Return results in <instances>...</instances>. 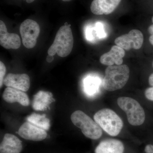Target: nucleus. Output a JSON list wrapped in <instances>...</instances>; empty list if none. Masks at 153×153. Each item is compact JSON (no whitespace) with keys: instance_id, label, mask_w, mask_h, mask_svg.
<instances>
[{"instance_id":"obj_1","label":"nucleus","mask_w":153,"mask_h":153,"mask_svg":"<svg viewBox=\"0 0 153 153\" xmlns=\"http://www.w3.org/2000/svg\"><path fill=\"white\" fill-rule=\"evenodd\" d=\"M129 76V68L126 65L108 66L105 69L102 86L108 91L119 90L126 85Z\"/></svg>"},{"instance_id":"obj_25","label":"nucleus","mask_w":153,"mask_h":153,"mask_svg":"<svg viewBox=\"0 0 153 153\" xmlns=\"http://www.w3.org/2000/svg\"><path fill=\"white\" fill-rule=\"evenodd\" d=\"M149 41L150 43L153 46V36H151L149 38Z\"/></svg>"},{"instance_id":"obj_27","label":"nucleus","mask_w":153,"mask_h":153,"mask_svg":"<svg viewBox=\"0 0 153 153\" xmlns=\"http://www.w3.org/2000/svg\"><path fill=\"white\" fill-rule=\"evenodd\" d=\"M62 1H63L68 2L70 1H71V0H62Z\"/></svg>"},{"instance_id":"obj_2","label":"nucleus","mask_w":153,"mask_h":153,"mask_svg":"<svg viewBox=\"0 0 153 153\" xmlns=\"http://www.w3.org/2000/svg\"><path fill=\"white\" fill-rule=\"evenodd\" d=\"M73 44L74 38L70 25H64L57 31L53 44L48 49V54L54 56L57 53L60 57H66L71 53Z\"/></svg>"},{"instance_id":"obj_6","label":"nucleus","mask_w":153,"mask_h":153,"mask_svg":"<svg viewBox=\"0 0 153 153\" xmlns=\"http://www.w3.org/2000/svg\"><path fill=\"white\" fill-rule=\"evenodd\" d=\"M20 33L23 45L27 49H32L37 44V38L40 33V27L36 21L27 19L21 24Z\"/></svg>"},{"instance_id":"obj_5","label":"nucleus","mask_w":153,"mask_h":153,"mask_svg":"<svg viewBox=\"0 0 153 153\" xmlns=\"http://www.w3.org/2000/svg\"><path fill=\"white\" fill-rule=\"evenodd\" d=\"M117 104L126 112L129 123L131 125H141L144 122L146 115L143 108L138 102L130 97H119Z\"/></svg>"},{"instance_id":"obj_9","label":"nucleus","mask_w":153,"mask_h":153,"mask_svg":"<svg viewBox=\"0 0 153 153\" xmlns=\"http://www.w3.org/2000/svg\"><path fill=\"white\" fill-rule=\"evenodd\" d=\"M0 45L6 49H17L21 47V41L19 35L8 33L5 23L0 21Z\"/></svg>"},{"instance_id":"obj_26","label":"nucleus","mask_w":153,"mask_h":153,"mask_svg":"<svg viewBox=\"0 0 153 153\" xmlns=\"http://www.w3.org/2000/svg\"><path fill=\"white\" fill-rule=\"evenodd\" d=\"M25 1H26L27 3L30 4V3L33 2L35 0H25Z\"/></svg>"},{"instance_id":"obj_15","label":"nucleus","mask_w":153,"mask_h":153,"mask_svg":"<svg viewBox=\"0 0 153 153\" xmlns=\"http://www.w3.org/2000/svg\"><path fill=\"white\" fill-rule=\"evenodd\" d=\"M124 146L119 140L107 139L102 141L95 149V153H123Z\"/></svg>"},{"instance_id":"obj_13","label":"nucleus","mask_w":153,"mask_h":153,"mask_svg":"<svg viewBox=\"0 0 153 153\" xmlns=\"http://www.w3.org/2000/svg\"><path fill=\"white\" fill-rule=\"evenodd\" d=\"M3 99L8 103L17 102L24 106H29L30 99L25 91L13 88L7 87L3 92Z\"/></svg>"},{"instance_id":"obj_22","label":"nucleus","mask_w":153,"mask_h":153,"mask_svg":"<svg viewBox=\"0 0 153 153\" xmlns=\"http://www.w3.org/2000/svg\"><path fill=\"white\" fill-rule=\"evenodd\" d=\"M152 22L153 23V16L152 18ZM148 31L151 34V36H153V24L149 27V28H148Z\"/></svg>"},{"instance_id":"obj_11","label":"nucleus","mask_w":153,"mask_h":153,"mask_svg":"<svg viewBox=\"0 0 153 153\" xmlns=\"http://www.w3.org/2000/svg\"><path fill=\"white\" fill-rule=\"evenodd\" d=\"M121 0H93L90 9L96 15H108L111 13L119 5Z\"/></svg>"},{"instance_id":"obj_17","label":"nucleus","mask_w":153,"mask_h":153,"mask_svg":"<svg viewBox=\"0 0 153 153\" xmlns=\"http://www.w3.org/2000/svg\"><path fill=\"white\" fill-rule=\"evenodd\" d=\"M27 120L45 130H48L50 128V120L47 118L46 114H40L33 113L27 117Z\"/></svg>"},{"instance_id":"obj_3","label":"nucleus","mask_w":153,"mask_h":153,"mask_svg":"<svg viewBox=\"0 0 153 153\" xmlns=\"http://www.w3.org/2000/svg\"><path fill=\"white\" fill-rule=\"evenodd\" d=\"M94 119L101 128L111 136L118 135L123 127L122 120L109 108L98 111L94 116Z\"/></svg>"},{"instance_id":"obj_19","label":"nucleus","mask_w":153,"mask_h":153,"mask_svg":"<svg viewBox=\"0 0 153 153\" xmlns=\"http://www.w3.org/2000/svg\"><path fill=\"white\" fill-rule=\"evenodd\" d=\"M6 72V68L4 63L0 61V87L1 88L4 83V76Z\"/></svg>"},{"instance_id":"obj_16","label":"nucleus","mask_w":153,"mask_h":153,"mask_svg":"<svg viewBox=\"0 0 153 153\" xmlns=\"http://www.w3.org/2000/svg\"><path fill=\"white\" fill-rule=\"evenodd\" d=\"M53 99L51 92L40 91L34 96L32 107L35 110H46L53 101Z\"/></svg>"},{"instance_id":"obj_24","label":"nucleus","mask_w":153,"mask_h":153,"mask_svg":"<svg viewBox=\"0 0 153 153\" xmlns=\"http://www.w3.org/2000/svg\"><path fill=\"white\" fill-rule=\"evenodd\" d=\"M53 60H54V56L52 55H48L46 58V60L48 63H51Z\"/></svg>"},{"instance_id":"obj_14","label":"nucleus","mask_w":153,"mask_h":153,"mask_svg":"<svg viewBox=\"0 0 153 153\" xmlns=\"http://www.w3.org/2000/svg\"><path fill=\"white\" fill-rule=\"evenodd\" d=\"M22 148V142L16 136L6 134L0 145V153H20Z\"/></svg>"},{"instance_id":"obj_12","label":"nucleus","mask_w":153,"mask_h":153,"mask_svg":"<svg viewBox=\"0 0 153 153\" xmlns=\"http://www.w3.org/2000/svg\"><path fill=\"white\" fill-rule=\"evenodd\" d=\"M125 55L124 49L117 45H115L112 46L109 52L102 55L100 61L103 65L108 66H113L114 64L122 65Z\"/></svg>"},{"instance_id":"obj_20","label":"nucleus","mask_w":153,"mask_h":153,"mask_svg":"<svg viewBox=\"0 0 153 153\" xmlns=\"http://www.w3.org/2000/svg\"><path fill=\"white\" fill-rule=\"evenodd\" d=\"M145 95L148 100L153 101V87L147 88L145 91Z\"/></svg>"},{"instance_id":"obj_8","label":"nucleus","mask_w":153,"mask_h":153,"mask_svg":"<svg viewBox=\"0 0 153 153\" xmlns=\"http://www.w3.org/2000/svg\"><path fill=\"white\" fill-rule=\"evenodd\" d=\"M19 134L23 138L34 141H40L47 136L46 130L38 127L29 122L22 125L19 130Z\"/></svg>"},{"instance_id":"obj_21","label":"nucleus","mask_w":153,"mask_h":153,"mask_svg":"<svg viewBox=\"0 0 153 153\" xmlns=\"http://www.w3.org/2000/svg\"><path fill=\"white\" fill-rule=\"evenodd\" d=\"M145 151L146 153H153V145H147L145 148Z\"/></svg>"},{"instance_id":"obj_10","label":"nucleus","mask_w":153,"mask_h":153,"mask_svg":"<svg viewBox=\"0 0 153 153\" xmlns=\"http://www.w3.org/2000/svg\"><path fill=\"white\" fill-rule=\"evenodd\" d=\"M4 84L7 87L13 88L26 92L30 88V76L26 74L9 73L5 77Z\"/></svg>"},{"instance_id":"obj_4","label":"nucleus","mask_w":153,"mask_h":153,"mask_svg":"<svg viewBox=\"0 0 153 153\" xmlns=\"http://www.w3.org/2000/svg\"><path fill=\"white\" fill-rule=\"evenodd\" d=\"M71 120L72 123L80 128L82 134L87 138L97 140L101 137L102 132L100 127L83 111H74L71 115Z\"/></svg>"},{"instance_id":"obj_23","label":"nucleus","mask_w":153,"mask_h":153,"mask_svg":"<svg viewBox=\"0 0 153 153\" xmlns=\"http://www.w3.org/2000/svg\"><path fill=\"white\" fill-rule=\"evenodd\" d=\"M149 82L150 85L153 87V73L151 74L149 78Z\"/></svg>"},{"instance_id":"obj_18","label":"nucleus","mask_w":153,"mask_h":153,"mask_svg":"<svg viewBox=\"0 0 153 153\" xmlns=\"http://www.w3.org/2000/svg\"><path fill=\"white\" fill-rule=\"evenodd\" d=\"M100 79L97 76H88L84 79V91L88 96H93L97 93L100 85Z\"/></svg>"},{"instance_id":"obj_7","label":"nucleus","mask_w":153,"mask_h":153,"mask_svg":"<svg viewBox=\"0 0 153 153\" xmlns=\"http://www.w3.org/2000/svg\"><path fill=\"white\" fill-rule=\"evenodd\" d=\"M143 33L140 30H132L128 33L117 37L114 41L116 45L124 50L133 49H139L141 48L143 43Z\"/></svg>"}]
</instances>
